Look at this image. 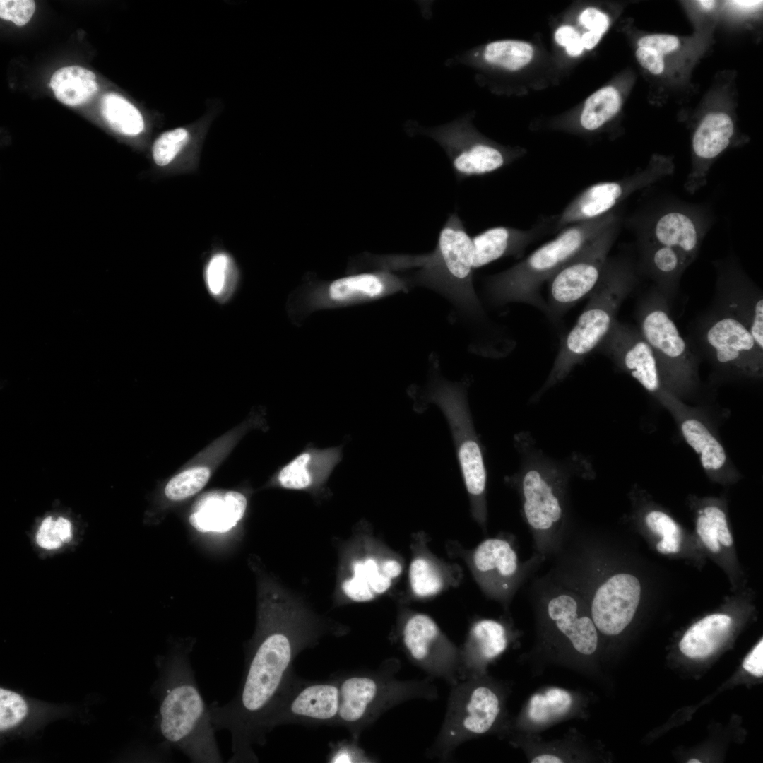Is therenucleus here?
<instances>
[{
    "label": "nucleus",
    "mask_w": 763,
    "mask_h": 763,
    "mask_svg": "<svg viewBox=\"0 0 763 763\" xmlns=\"http://www.w3.org/2000/svg\"><path fill=\"white\" fill-rule=\"evenodd\" d=\"M353 576L343 584L345 595L357 602L371 601L377 594L386 591L391 580L385 576L373 558L355 562Z\"/></svg>",
    "instance_id": "obj_32"
},
{
    "label": "nucleus",
    "mask_w": 763,
    "mask_h": 763,
    "mask_svg": "<svg viewBox=\"0 0 763 763\" xmlns=\"http://www.w3.org/2000/svg\"><path fill=\"white\" fill-rule=\"evenodd\" d=\"M699 509L714 525L721 546L729 548L733 545V537L729 530L726 514L723 508L715 502L704 503Z\"/></svg>",
    "instance_id": "obj_46"
},
{
    "label": "nucleus",
    "mask_w": 763,
    "mask_h": 763,
    "mask_svg": "<svg viewBox=\"0 0 763 763\" xmlns=\"http://www.w3.org/2000/svg\"><path fill=\"white\" fill-rule=\"evenodd\" d=\"M640 254L639 269L655 282L656 288L668 300L679 288L681 276L691 264L678 250L646 239L637 237Z\"/></svg>",
    "instance_id": "obj_27"
},
{
    "label": "nucleus",
    "mask_w": 763,
    "mask_h": 763,
    "mask_svg": "<svg viewBox=\"0 0 763 763\" xmlns=\"http://www.w3.org/2000/svg\"><path fill=\"white\" fill-rule=\"evenodd\" d=\"M100 111L110 126L120 134L136 136L143 130L144 122L139 110L117 93L102 96Z\"/></svg>",
    "instance_id": "obj_33"
},
{
    "label": "nucleus",
    "mask_w": 763,
    "mask_h": 763,
    "mask_svg": "<svg viewBox=\"0 0 763 763\" xmlns=\"http://www.w3.org/2000/svg\"><path fill=\"white\" fill-rule=\"evenodd\" d=\"M637 328L653 350L668 389L680 399L696 394L700 386L699 357L681 336L672 319L669 302L655 288L640 301Z\"/></svg>",
    "instance_id": "obj_8"
},
{
    "label": "nucleus",
    "mask_w": 763,
    "mask_h": 763,
    "mask_svg": "<svg viewBox=\"0 0 763 763\" xmlns=\"http://www.w3.org/2000/svg\"><path fill=\"white\" fill-rule=\"evenodd\" d=\"M602 35L593 31H588L581 37V41L584 48L593 49L599 42Z\"/></svg>",
    "instance_id": "obj_54"
},
{
    "label": "nucleus",
    "mask_w": 763,
    "mask_h": 763,
    "mask_svg": "<svg viewBox=\"0 0 763 763\" xmlns=\"http://www.w3.org/2000/svg\"><path fill=\"white\" fill-rule=\"evenodd\" d=\"M618 230L619 220L598 233L548 281L547 315L557 318L593 291L601 276Z\"/></svg>",
    "instance_id": "obj_12"
},
{
    "label": "nucleus",
    "mask_w": 763,
    "mask_h": 763,
    "mask_svg": "<svg viewBox=\"0 0 763 763\" xmlns=\"http://www.w3.org/2000/svg\"><path fill=\"white\" fill-rule=\"evenodd\" d=\"M674 166L664 158L652 159L646 168L622 179L596 183L574 197L556 216L552 230H562L601 217L632 194L672 175Z\"/></svg>",
    "instance_id": "obj_13"
},
{
    "label": "nucleus",
    "mask_w": 763,
    "mask_h": 763,
    "mask_svg": "<svg viewBox=\"0 0 763 763\" xmlns=\"http://www.w3.org/2000/svg\"><path fill=\"white\" fill-rule=\"evenodd\" d=\"M743 668L753 675L761 677L763 675V641L757 644L753 650L745 658Z\"/></svg>",
    "instance_id": "obj_51"
},
{
    "label": "nucleus",
    "mask_w": 763,
    "mask_h": 763,
    "mask_svg": "<svg viewBox=\"0 0 763 763\" xmlns=\"http://www.w3.org/2000/svg\"><path fill=\"white\" fill-rule=\"evenodd\" d=\"M555 37L559 45L564 47L581 38L576 30L569 25L560 27L555 32Z\"/></svg>",
    "instance_id": "obj_52"
},
{
    "label": "nucleus",
    "mask_w": 763,
    "mask_h": 763,
    "mask_svg": "<svg viewBox=\"0 0 763 763\" xmlns=\"http://www.w3.org/2000/svg\"><path fill=\"white\" fill-rule=\"evenodd\" d=\"M731 3L737 6L740 7V8H751L755 7L756 6H759L760 4L762 3V1H731Z\"/></svg>",
    "instance_id": "obj_57"
},
{
    "label": "nucleus",
    "mask_w": 763,
    "mask_h": 763,
    "mask_svg": "<svg viewBox=\"0 0 763 763\" xmlns=\"http://www.w3.org/2000/svg\"><path fill=\"white\" fill-rule=\"evenodd\" d=\"M732 624L731 617L725 614H712L701 619L683 635L679 644L680 651L693 659L711 656L726 639Z\"/></svg>",
    "instance_id": "obj_29"
},
{
    "label": "nucleus",
    "mask_w": 763,
    "mask_h": 763,
    "mask_svg": "<svg viewBox=\"0 0 763 763\" xmlns=\"http://www.w3.org/2000/svg\"><path fill=\"white\" fill-rule=\"evenodd\" d=\"M688 762L689 763H691V762H692V763H694V762L699 763L700 762L699 760H697V759H690V761H688Z\"/></svg>",
    "instance_id": "obj_59"
},
{
    "label": "nucleus",
    "mask_w": 763,
    "mask_h": 763,
    "mask_svg": "<svg viewBox=\"0 0 763 763\" xmlns=\"http://www.w3.org/2000/svg\"><path fill=\"white\" fill-rule=\"evenodd\" d=\"M412 287L407 278L386 273H365L333 281L328 295L336 302L368 301L391 293L406 291Z\"/></svg>",
    "instance_id": "obj_28"
},
{
    "label": "nucleus",
    "mask_w": 763,
    "mask_h": 763,
    "mask_svg": "<svg viewBox=\"0 0 763 763\" xmlns=\"http://www.w3.org/2000/svg\"><path fill=\"white\" fill-rule=\"evenodd\" d=\"M463 131H450L443 138L450 150L454 174L459 182L491 174L510 162L500 148Z\"/></svg>",
    "instance_id": "obj_23"
},
{
    "label": "nucleus",
    "mask_w": 763,
    "mask_h": 763,
    "mask_svg": "<svg viewBox=\"0 0 763 763\" xmlns=\"http://www.w3.org/2000/svg\"><path fill=\"white\" fill-rule=\"evenodd\" d=\"M636 57L641 66L653 74H660L664 69L663 55L651 48L639 47Z\"/></svg>",
    "instance_id": "obj_50"
},
{
    "label": "nucleus",
    "mask_w": 763,
    "mask_h": 763,
    "mask_svg": "<svg viewBox=\"0 0 763 763\" xmlns=\"http://www.w3.org/2000/svg\"><path fill=\"white\" fill-rule=\"evenodd\" d=\"M508 643V632L502 622L492 619L475 622L460 649L459 680L483 675L486 665L499 656Z\"/></svg>",
    "instance_id": "obj_25"
},
{
    "label": "nucleus",
    "mask_w": 763,
    "mask_h": 763,
    "mask_svg": "<svg viewBox=\"0 0 763 763\" xmlns=\"http://www.w3.org/2000/svg\"><path fill=\"white\" fill-rule=\"evenodd\" d=\"M28 706L16 692L0 689V729L1 731L18 725L27 715Z\"/></svg>",
    "instance_id": "obj_43"
},
{
    "label": "nucleus",
    "mask_w": 763,
    "mask_h": 763,
    "mask_svg": "<svg viewBox=\"0 0 763 763\" xmlns=\"http://www.w3.org/2000/svg\"><path fill=\"white\" fill-rule=\"evenodd\" d=\"M621 97L612 86L603 88L592 94L586 101L580 117L581 126L593 131L603 126L618 112Z\"/></svg>",
    "instance_id": "obj_34"
},
{
    "label": "nucleus",
    "mask_w": 763,
    "mask_h": 763,
    "mask_svg": "<svg viewBox=\"0 0 763 763\" xmlns=\"http://www.w3.org/2000/svg\"><path fill=\"white\" fill-rule=\"evenodd\" d=\"M699 4L701 6L706 10H710L715 6L714 1H699Z\"/></svg>",
    "instance_id": "obj_58"
},
{
    "label": "nucleus",
    "mask_w": 763,
    "mask_h": 763,
    "mask_svg": "<svg viewBox=\"0 0 763 763\" xmlns=\"http://www.w3.org/2000/svg\"><path fill=\"white\" fill-rule=\"evenodd\" d=\"M692 348L722 379H758L763 376V350L734 314L714 304L699 316L691 332Z\"/></svg>",
    "instance_id": "obj_7"
},
{
    "label": "nucleus",
    "mask_w": 763,
    "mask_h": 763,
    "mask_svg": "<svg viewBox=\"0 0 763 763\" xmlns=\"http://www.w3.org/2000/svg\"><path fill=\"white\" fill-rule=\"evenodd\" d=\"M543 220L528 229L497 226L472 237L473 268L507 256H520L526 248L545 232L552 221Z\"/></svg>",
    "instance_id": "obj_24"
},
{
    "label": "nucleus",
    "mask_w": 763,
    "mask_h": 763,
    "mask_svg": "<svg viewBox=\"0 0 763 763\" xmlns=\"http://www.w3.org/2000/svg\"><path fill=\"white\" fill-rule=\"evenodd\" d=\"M49 85L56 98L69 106L85 103L97 93L99 88L95 73L78 66L58 69L52 75Z\"/></svg>",
    "instance_id": "obj_30"
},
{
    "label": "nucleus",
    "mask_w": 763,
    "mask_h": 763,
    "mask_svg": "<svg viewBox=\"0 0 763 763\" xmlns=\"http://www.w3.org/2000/svg\"><path fill=\"white\" fill-rule=\"evenodd\" d=\"M374 759L367 755L357 743V740H343L332 744L327 757L330 763H366L374 762Z\"/></svg>",
    "instance_id": "obj_44"
},
{
    "label": "nucleus",
    "mask_w": 763,
    "mask_h": 763,
    "mask_svg": "<svg viewBox=\"0 0 763 763\" xmlns=\"http://www.w3.org/2000/svg\"><path fill=\"white\" fill-rule=\"evenodd\" d=\"M532 763H560L563 762L562 758L552 754H543L532 759Z\"/></svg>",
    "instance_id": "obj_55"
},
{
    "label": "nucleus",
    "mask_w": 763,
    "mask_h": 763,
    "mask_svg": "<svg viewBox=\"0 0 763 763\" xmlns=\"http://www.w3.org/2000/svg\"><path fill=\"white\" fill-rule=\"evenodd\" d=\"M696 531L709 550L714 553L720 551L721 545L719 543L716 531L710 520L699 509L697 510Z\"/></svg>",
    "instance_id": "obj_47"
},
{
    "label": "nucleus",
    "mask_w": 763,
    "mask_h": 763,
    "mask_svg": "<svg viewBox=\"0 0 763 763\" xmlns=\"http://www.w3.org/2000/svg\"><path fill=\"white\" fill-rule=\"evenodd\" d=\"M387 262L394 268L409 271L407 278L412 287L421 286L440 294L468 319L483 318V309L473 280L472 237L456 213L447 218L433 250L394 256Z\"/></svg>",
    "instance_id": "obj_2"
},
{
    "label": "nucleus",
    "mask_w": 763,
    "mask_h": 763,
    "mask_svg": "<svg viewBox=\"0 0 763 763\" xmlns=\"http://www.w3.org/2000/svg\"><path fill=\"white\" fill-rule=\"evenodd\" d=\"M35 3L32 0H1V18L12 21L17 26L28 23L34 14Z\"/></svg>",
    "instance_id": "obj_45"
},
{
    "label": "nucleus",
    "mask_w": 763,
    "mask_h": 763,
    "mask_svg": "<svg viewBox=\"0 0 763 763\" xmlns=\"http://www.w3.org/2000/svg\"><path fill=\"white\" fill-rule=\"evenodd\" d=\"M400 663L387 659L373 670L357 672L339 678L340 707L336 725L347 728L353 738L384 713L413 699H434L436 687L428 678L400 680L396 673Z\"/></svg>",
    "instance_id": "obj_5"
},
{
    "label": "nucleus",
    "mask_w": 763,
    "mask_h": 763,
    "mask_svg": "<svg viewBox=\"0 0 763 763\" xmlns=\"http://www.w3.org/2000/svg\"><path fill=\"white\" fill-rule=\"evenodd\" d=\"M401 642L407 657L430 677L450 686L459 680L460 649L429 615L418 613L409 616L402 628Z\"/></svg>",
    "instance_id": "obj_16"
},
{
    "label": "nucleus",
    "mask_w": 763,
    "mask_h": 763,
    "mask_svg": "<svg viewBox=\"0 0 763 763\" xmlns=\"http://www.w3.org/2000/svg\"><path fill=\"white\" fill-rule=\"evenodd\" d=\"M572 703L573 699L569 692L551 687L531 697L527 706V717L535 723H545L565 714Z\"/></svg>",
    "instance_id": "obj_35"
},
{
    "label": "nucleus",
    "mask_w": 763,
    "mask_h": 763,
    "mask_svg": "<svg viewBox=\"0 0 763 763\" xmlns=\"http://www.w3.org/2000/svg\"><path fill=\"white\" fill-rule=\"evenodd\" d=\"M579 21L589 31L598 32L602 35L609 26L608 16L593 8L584 10L579 16Z\"/></svg>",
    "instance_id": "obj_49"
},
{
    "label": "nucleus",
    "mask_w": 763,
    "mask_h": 763,
    "mask_svg": "<svg viewBox=\"0 0 763 763\" xmlns=\"http://www.w3.org/2000/svg\"><path fill=\"white\" fill-rule=\"evenodd\" d=\"M339 679L289 682L269 711L262 734L286 723L336 725L340 707Z\"/></svg>",
    "instance_id": "obj_15"
},
{
    "label": "nucleus",
    "mask_w": 763,
    "mask_h": 763,
    "mask_svg": "<svg viewBox=\"0 0 763 763\" xmlns=\"http://www.w3.org/2000/svg\"><path fill=\"white\" fill-rule=\"evenodd\" d=\"M192 641L172 644L162 659L160 731L166 742L191 762H223L209 706L199 690L190 662Z\"/></svg>",
    "instance_id": "obj_1"
},
{
    "label": "nucleus",
    "mask_w": 763,
    "mask_h": 763,
    "mask_svg": "<svg viewBox=\"0 0 763 763\" xmlns=\"http://www.w3.org/2000/svg\"><path fill=\"white\" fill-rule=\"evenodd\" d=\"M468 384L451 382L440 373L437 360L431 362L429 378L423 389L412 388L413 408L418 413L429 405L444 415L452 437L459 467L468 492L475 505H483L487 473L480 443L473 426L467 398Z\"/></svg>",
    "instance_id": "obj_6"
},
{
    "label": "nucleus",
    "mask_w": 763,
    "mask_h": 763,
    "mask_svg": "<svg viewBox=\"0 0 763 763\" xmlns=\"http://www.w3.org/2000/svg\"><path fill=\"white\" fill-rule=\"evenodd\" d=\"M72 521L64 516H45L32 531V543L42 555H51L76 545L81 538Z\"/></svg>",
    "instance_id": "obj_31"
},
{
    "label": "nucleus",
    "mask_w": 763,
    "mask_h": 763,
    "mask_svg": "<svg viewBox=\"0 0 763 763\" xmlns=\"http://www.w3.org/2000/svg\"><path fill=\"white\" fill-rule=\"evenodd\" d=\"M639 47L651 48L662 55L675 50L679 46L677 37L656 34L642 37L638 41Z\"/></svg>",
    "instance_id": "obj_48"
},
{
    "label": "nucleus",
    "mask_w": 763,
    "mask_h": 763,
    "mask_svg": "<svg viewBox=\"0 0 763 763\" xmlns=\"http://www.w3.org/2000/svg\"><path fill=\"white\" fill-rule=\"evenodd\" d=\"M246 507V497L240 492H210L194 503L189 522L199 532L225 533L242 519Z\"/></svg>",
    "instance_id": "obj_26"
},
{
    "label": "nucleus",
    "mask_w": 763,
    "mask_h": 763,
    "mask_svg": "<svg viewBox=\"0 0 763 763\" xmlns=\"http://www.w3.org/2000/svg\"><path fill=\"white\" fill-rule=\"evenodd\" d=\"M672 416L683 439L697 453L704 471L711 479L728 483L738 478L737 468L704 411L685 404Z\"/></svg>",
    "instance_id": "obj_20"
},
{
    "label": "nucleus",
    "mask_w": 763,
    "mask_h": 763,
    "mask_svg": "<svg viewBox=\"0 0 763 763\" xmlns=\"http://www.w3.org/2000/svg\"><path fill=\"white\" fill-rule=\"evenodd\" d=\"M619 220L613 211L601 217L570 225L526 259L484 281L488 300L496 305L521 302L548 313L547 303L540 295L549 281L587 243L611 223Z\"/></svg>",
    "instance_id": "obj_3"
},
{
    "label": "nucleus",
    "mask_w": 763,
    "mask_h": 763,
    "mask_svg": "<svg viewBox=\"0 0 763 763\" xmlns=\"http://www.w3.org/2000/svg\"><path fill=\"white\" fill-rule=\"evenodd\" d=\"M584 47L581 38L566 47V51L570 56H578L583 52Z\"/></svg>",
    "instance_id": "obj_56"
},
{
    "label": "nucleus",
    "mask_w": 763,
    "mask_h": 763,
    "mask_svg": "<svg viewBox=\"0 0 763 763\" xmlns=\"http://www.w3.org/2000/svg\"><path fill=\"white\" fill-rule=\"evenodd\" d=\"M542 626L581 654L593 653L599 632L582 598L550 573L531 584Z\"/></svg>",
    "instance_id": "obj_11"
},
{
    "label": "nucleus",
    "mask_w": 763,
    "mask_h": 763,
    "mask_svg": "<svg viewBox=\"0 0 763 763\" xmlns=\"http://www.w3.org/2000/svg\"><path fill=\"white\" fill-rule=\"evenodd\" d=\"M717 269L714 304L737 317L763 350V297L733 259L715 263Z\"/></svg>",
    "instance_id": "obj_19"
},
{
    "label": "nucleus",
    "mask_w": 763,
    "mask_h": 763,
    "mask_svg": "<svg viewBox=\"0 0 763 763\" xmlns=\"http://www.w3.org/2000/svg\"><path fill=\"white\" fill-rule=\"evenodd\" d=\"M451 688L431 757L447 759L461 744L492 731L502 714L500 692L483 675L459 680Z\"/></svg>",
    "instance_id": "obj_9"
},
{
    "label": "nucleus",
    "mask_w": 763,
    "mask_h": 763,
    "mask_svg": "<svg viewBox=\"0 0 763 763\" xmlns=\"http://www.w3.org/2000/svg\"><path fill=\"white\" fill-rule=\"evenodd\" d=\"M734 134L731 118L723 112H711L702 120L692 137L695 160L688 172L684 188L694 194L707 184L712 162L730 145Z\"/></svg>",
    "instance_id": "obj_22"
},
{
    "label": "nucleus",
    "mask_w": 763,
    "mask_h": 763,
    "mask_svg": "<svg viewBox=\"0 0 763 763\" xmlns=\"http://www.w3.org/2000/svg\"><path fill=\"white\" fill-rule=\"evenodd\" d=\"M381 570L385 576L391 579L401 574L402 567L401 564L396 560H388L382 563Z\"/></svg>",
    "instance_id": "obj_53"
},
{
    "label": "nucleus",
    "mask_w": 763,
    "mask_h": 763,
    "mask_svg": "<svg viewBox=\"0 0 763 763\" xmlns=\"http://www.w3.org/2000/svg\"><path fill=\"white\" fill-rule=\"evenodd\" d=\"M545 560L534 553L530 560L521 563L512 544L500 538L483 540L473 555L475 569L483 576L489 590L498 596H507Z\"/></svg>",
    "instance_id": "obj_21"
},
{
    "label": "nucleus",
    "mask_w": 763,
    "mask_h": 763,
    "mask_svg": "<svg viewBox=\"0 0 763 763\" xmlns=\"http://www.w3.org/2000/svg\"><path fill=\"white\" fill-rule=\"evenodd\" d=\"M409 580L415 595L425 598L438 593L442 588L440 575L425 559L413 560L409 568Z\"/></svg>",
    "instance_id": "obj_41"
},
{
    "label": "nucleus",
    "mask_w": 763,
    "mask_h": 763,
    "mask_svg": "<svg viewBox=\"0 0 763 763\" xmlns=\"http://www.w3.org/2000/svg\"><path fill=\"white\" fill-rule=\"evenodd\" d=\"M596 350L636 379L671 415L685 404L666 385L655 355L638 329L616 320Z\"/></svg>",
    "instance_id": "obj_14"
},
{
    "label": "nucleus",
    "mask_w": 763,
    "mask_h": 763,
    "mask_svg": "<svg viewBox=\"0 0 763 763\" xmlns=\"http://www.w3.org/2000/svg\"><path fill=\"white\" fill-rule=\"evenodd\" d=\"M643 519L648 529L660 537L656 545V550L660 553L670 555L680 551L681 530L669 514L661 509L651 508L646 509Z\"/></svg>",
    "instance_id": "obj_37"
},
{
    "label": "nucleus",
    "mask_w": 763,
    "mask_h": 763,
    "mask_svg": "<svg viewBox=\"0 0 763 763\" xmlns=\"http://www.w3.org/2000/svg\"><path fill=\"white\" fill-rule=\"evenodd\" d=\"M637 282L635 266L626 258H609L589 300L562 341L550 382L563 378L608 335L617 312Z\"/></svg>",
    "instance_id": "obj_4"
},
{
    "label": "nucleus",
    "mask_w": 763,
    "mask_h": 763,
    "mask_svg": "<svg viewBox=\"0 0 763 763\" xmlns=\"http://www.w3.org/2000/svg\"><path fill=\"white\" fill-rule=\"evenodd\" d=\"M211 471L206 466H197L183 471L172 478L165 488L166 497L172 501H181L199 492L208 483Z\"/></svg>",
    "instance_id": "obj_38"
},
{
    "label": "nucleus",
    "mask_w": 763,
    "mask_h": 763,
    "mask_svg": "<svg viewBox=\"0 0 763 763\" xmlns=\"http://www.w3.org/2000/svg\"><path fill=\"white\" fill-rule=\"evenodd\" d=\"M563 487L559 480L535 469L526 471L521 482L523 514L534 553L545 559L557 555L571 532Z\"/></svg>",
    "instance_id": "obj_10"
},
{
    "label": "nucleus",
    "mask_w": 763,
    "mask_h": 763,
    "mask_svg": "<svg viewBox=\"0 0 763 763\" xmlns=\"http://www.w3.org/2000/svg\"><path fill=\"white\" fill-rule=\"evenodd\" d=\"M641 597L639 578L625 571L603 576L584 602L599 633L620 634L634 619Z\"/></svg>",
    "instance_id": "obj_17"
},
{
    "label": "nucleus",
    "mask_w": 763,
    "mask_h": 763,
    "mask_svg": "<svg viewBox=\"0 0 763 763\" xmlns=\"http://www.w3.org/2000/svg\"><path fill=\"white\" fill-rule=\"evenodd\" d=\"M188 138V132L184 128H177L162 134L153 146L155 162L159 166L168 165L187 143Z\"/></svg>",
    "instance_id": "obj_42"
},
{
    "label": "nucleus",
    "mask_w": 763,
    "mask_h": 763,
    "mask_svg": "<svg viewBox=\"0 0 763 763\" xmlns=\"http://www.w3.org/2000/svg\"><path fill=\"white\" fill-rule=\"evenodd\" d=\"M533 55L532 46L518 40L492 42L484 51V58L488 63L511 71L519 70L527 65Z\"/></svg>",
    "instance_id": "obj_36"
},
{
    "label": "nucleus",
    "mask_w": 763,
    "mask_h": 763,
    "mask_svg": "<svg viewBox=\"0 0 763 763\" xmlns=\"http://www.w3.org/2000/svg\"><path fill=\"white\" fill-rule=\"evenodd\" d=\"M317 457L316 454L310 451L296 456L279 472L278 480L280 485L292 490L308 487L313 481Z\"/></svg>",
    "instance_id": "obj_39"
},
{
    "label": "nucleus",
    "mask_w": 763,
    "mask_h": 763,
    "mask_svg": "<svg viewBox=\"0 0 763 763\" xmlns=\"http://www.w3.org/2000/svg\"><path fill=\"white\" fill-rule=\"evenodd\" d=\"M630 223L637 237L675 249L690 264L697 258L709 227L702 211L687 206L668 208L648 218L634 216Z\"/></svg>",
    "instance_id": "obj_18"
},
{
    "label": "nucleus",
    "mask_w": 763,
    "mask_h": 763,
    "mask_svg": "<svg viewBox=\"0 0 763 763\" xmlns=\"http://www.w3.org/2000/svg\"><path fill=\"white\" fill-rule=\"evenodd\" d=\"M231 262L224 253H218L209 260L206 269V282L210 293L224 301L232 294L234 288L230 282Z\"/></svg>",
    "instance_id": "obj_40"
}]
</instances>
